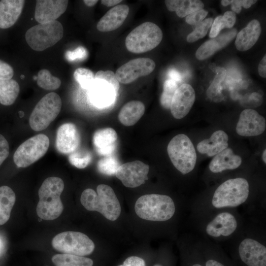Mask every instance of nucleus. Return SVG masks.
Listing matches in <instances>:
<instances>
[{
    "mask_svg": "<svg viewBox=\"0 0 266 266\" xmlns=\"http://www.w3.org/2000/svg\"><path fill=\"white\" fill-rule=\"evenodd\" d=\"M97 192L85 189L80 198L82 205L88 210L100 212L108 220H117L121 213V206L113 189L107 185L100 184Z\"/></svg>",
    "mask_w": 266,
    "mask_h": 266,
    "instance_id": "obj_1",
    "label": "nucleus"
},
{
    "mask_svg": "<svg viewBox=\"0 0 266 266\" xmlns=\"http://www.w3.org/2000/svg\"><path fill=\"white\" fill-rule=\"evenodd\" d=\"M64 189L63 180L58 177L46 178L38 190L36 213L41 219L53 220L62 214L64 206L60 196Z\"/></svg>",
    "mask_w": 266,
    "mask_h": 266,
    "instance_id": "obj_2",
    "label": "nucleus"
},
{
    "mask_svg": "<svg viewBox=\"0 0 266 266\" xmlns=\"http://www.w3.org/2000/svg\"><path fill=\"white\" fill-rule=\"evenodd\" d=\"M134 209L136 214L141 219L165 221L174 215L175 206L169 196L152 194L139 197L136 201Z\"/></svg>",
    "mask_w": 266,
    "mask_h": 266,
    "instance_id": "obj_3",
    "label": "nucleus"
},
{
    "mask_svg": "<svg viewBox=\"0 0 266 266\" xmlns=\"http://www.w3.org/2000/svg\"><path fill=\"white\" fill-rule=\"evenodd\" d=\"M249 194V185L246 179L241 177L230 179L217 188L211 204L216 208L237 207L246 201Z\"/></svg>",
    "mask_w": 266,
    "mask_h": 266,
    "instance_id": "obj_4",
    "label": "nucleus"
},
{
    "mask_svg": "<svg viewBox=\"0 0 266 266\" xmlns=\"http://www.w3.org/2000/svg\"><path fill=\"white\" fill-rule=\"evenodd\" d=\"M163 33L158 26L151 22L143 23L127 36L125 45L133 53H142L156 47L161 42Z\"/></svg>",
    "mask_w": 266,
    "mask_h": 266,
    "instance_id": "obj_5",
    "label": "nucleus"
},
{
    "mask_svg": "<svg viewBox=\"0 0 266 266\" xmlns=\"http://www.w3.org/2000/svg\"><path fill=\"white\" fill-rule=\"evenodd\" d=\"M167 151L174 167L182 174L192 171L197 162V154L190 139L184 134L173 137L169 142Z\"/></svg>",
    "mask_w": 266,
    "mask_h": 266,
    "instance_id": "obj_6",
    "label": "nucleus"
},
{
    "mask_svg": "<svg viewBox=\"0 0 266 266\" xmlns=\"http://www.w3.org/2000/svg\"><path fill=\"white\" fill-rule=\"evenodd\" d=\"M63 34L62 25L55 20L31 27L26 32L25 39L32 49L42 51L55 45Z\"/></svg>",
    "mask_w": 266,
    "mask_h": 266,
    "instance_id": "obj_7",
    "label": "nucleus"
},
{
    "mask_svg": "<svg viewBox=\"0 0 266 266\" xmlns=\"http://www.w3.org/2000/svg\"><path fill=\"white\" fill-rule=\"evenodd\" d=\"M62 107V100L56 93L42 98L33 108L29 118L31 128L35 131L46 129L57 117Z\"/></svg>",
    "mask_w": 266,
    "mask_h": 266,
    "instance_id": "obj_8",
    "label": "nucleus"
},
{
    "mask_svg": "<svg viewBox=\"0 0 266 266\" xmlns=\"http://www.w3.org/2000/svg\"><path fill=\"white\" fill-rule=\"evenodd\" d=\"M52 245L57 251L83 256L91 254L95 244L87 235L79 232L67 231L56 235L52 239Z\"/></svg>",
    "mask_w": 266,
    "mask_h": 266,
    "instance_id": "obj_9",
    "label": "nucleus"
},
{
    "mask_svg": "<svg viewBox=\"0 0 266 266\" xmlns=\"http://www.w3.org/2000/svg\"><path fill=\"white\" fill-rule=\"evenodd\" d=\"M49 139L44 134H38L28 139L16 149L13 161L19 167H26L42 158L47 151Z\"/></svg>",
    "mask_w": 266,
    "mask_h": 266,
    "instance_id": "obj_10",
    "label": "nucleus"
},
{
    "mask_svg": "<svg viewBox=\"0 0 266 266\" xmlns=\"http://www.w3.org/2000/svg\"><path fill=\"white\" fill-rule=\"evenodd\" d=\"M155 63L148 58H138L130 60L119 67L115 76L123 84L131 83L138 78L150 74L155 69Z\"/></svg>",
    "mask_w": 266,
    "mask_h": 266,
    "instance_id": "obj_11",
    "label": "nucleus"
},
{
    "mask_svg": "<svg viewBox=\"0 0 266 266\" xmlns=\"http://www.w3.org/2000/svg\"><path fill=\"white\" fill-rule=\"evenodd\" d=\"M149 166L140 161H134L120 165L115 175L123 184L135 188L144 184L148 178Z\"/></svg>",
    "mask_w": 266,
    "mask_h": 266,
    "instance_id": "obj_12",
    "label": "nucleus"
},
{
    "mask_svg": "<svg viewBox=\"0 0 266 266\" xmlns=\"http://www.w3.org/2000/svg\"><path fill=\"white\" fill-rule=\"evenodd\" d=\"M266 127L265 118L256 110L247 108L240 113L236 131L241 136H254L262 134L265 131Z\"/></svg>",
    "mask_w": 266,
    "mask_h": 266,
    "instance_id": "obj_13",
    "label": "nucleus"
},
{
    "mask_svg": "<svg viewBox=\"0 0 266 266\" xmlns=\"http://www.w3.org/2000/svg\"><path fill=\"white\" fill-rule=\"evenodd\" d=\"M238 253L248 266H266V247L255 239H243L239 244Z\"/></svg>",
    "mask_w": 266,
    "mask_h": 266,
    "instance_id": "obj_14",
    "label": "nucleus"
},
{
    "mask_svg": "<svg viewBox=\"0 0 266 266\" xmlns=\"http://www.w3.org/2000/svg\"><path fill=\"white\" fill-rule=\"evenodd\" d=\"M196 98L193 87L188 84H183L177 88L172 97L170 109L173 117L180 119L190 111Z\"/></svg>",
    "mask_w": 266,
    "mask_h": 266,
    "instance_id": "obj_15",
    "label": "nucleus"
},
{
    "mask_svg": "<svg viewBox=\"0 0 266 266\" xmlns=\"http://www.w3.org/2000/svg\"><path fill=\"white\" fill-rule=\"evenodd\" d=\"M237 228L235 216L229 212H222L216 215L205 227L206 233L209 236L219 238L231 235Z\"/></svg>",
    "mask_w": 266,
    "mask_h": 266,
    "instance_id": "obj_16",
    "label": "nucleus"
},
{
    "mask_svg": "<svg viewBox=\"0 0 266 266\" xmlns=\"http://www.w3.org/2000/svg\"><path fill=\"white\" fill-rule=\"evenodd\" d=\"M68 3L67 0H38L34 18L39 24L55 21L66 11Z\"/></svg>",
    "mask_w": 266,
    "mask_h": 266,
    "instance_id": "obj_17",
    "label": "nucleus"
},
{
    "mask_svg": "<svg viewBox=\"0 0 266 266\" xmlns=\"http://www.w3.org/2000/svg\"><path fill=\"white\" fill-rule=\"evenodd\" d=\"M79 143V134L74 124L67 123L59 127L56 140V148L59 152L70 154L77 149Z\"/></svg>",
    "mask_w": 266,
    "mask_h": 266,
    "instance_id": "obj_18",
    "label": "nucleus"
},
{
    "mask_svg": "<svg viewBox=\"0 0 266 266\" xmlns=\"http://www.w3.org/2000/svg\"><path fill=\"white\" fill-rule=\"evenodd\" d=\"M89 90L90 102L98 108H105L113 104L117 94L112 86L99 79H95Z\"/></svg>",
    "mask_w": 266,
    "mask_h": 266,
    "instance_id": "obj_19",
    "label": "nucleus"
},
{
    "mask_svg": "<svg viewBox=\"0 0 266 266\" xmlns=\"http://www.w3.org/2000/svg\"><path fill=\"white\" fill-rule=\"evenodd\" d=\"M129 12L127 5H118L109 9L98 22L97 28L101 32L116 30L122 25Z\"/></svg>",
    "mask_w": 266,
    "mask_h": 266,
    "instance_id": "obj_20",
    "label": "nucleus"
},
{
    "mask_svg": "<svg viewBox=\"0 0 266 266\" xmlns=\"http://www.w3.org/2000/svg\"><path fill=\"white\" fill-rule=\"evenodd\" d=\"M117 134L111 128L97 130L93 135V141L97 153L102 156L112 155L117 145Z\"/></svg>",
    "mask_w": 266,
    "mask_h": 266,
    "instance_id": "obj_21",
    "label": "nucleus"
},
{
    "mask_svg": "<svg viewBox=\"0 0 266 266\" xmlns=\"http://www.w3.org/2000/svg\"><path fill=\"white\" fill-rule=\"evenodd\" d=\"M25 2L24 0L0 1V28L7 29L14 25L22 12Z\"/></svg>",
    "mask_w": 266,
    "mask_h": 266,
    "instance_id": "obj_22",
    "label": "nucleus"
},
{
    "mask_svg": "<svg viewBox=\"0 0 266 266\" xmlns=\"http://www.w3.org/2000/svg\"><path fill=\"white\" fill-rule=\"evenodd\" d=\"M241 162V157L227 147L215 155L209 165V168L213 173H219L234 169L240 166Z\"/></svg>",
    "mask_w": 266,
    "mask_h": 266,
    "instance_id": "obj_23",
    "label": "nucleus"
},
{
    "mask_svg": "<svg viewBox=\"0 0 266 266\" xmlns=\"http://www.w3.org/2000/svg\"><path fill=\"white\" fill-rule=\"evenodd\" d=\"M261 33V27L259 21H251L237 33L235 41L236 49L240 51L250 49L256 43Z\"/></svg>",
    "mask_w": 266,
    "mask_h": 266,
    "instance_id": "obj_24",
    "label": "nucleus"
},
{
    "mask_svg": "<svg viewBox=\"0 0 266 266\" xmlns=\"http://www.w3.org/2000/svg\"><path fill=\"white\" fill-rule=\"evenodd\" d=\"M228 134L218 130L214 132L209 138L200 141L197 145V150L201 154L213 156L228 147Z\"/></svg>",
    "mask_w": 266,
    "mask_h": 266,
    "instance_id": "obj_25",
    "label": "nucleus"
},
{
    "mask_svg": "<svg viewBox=\"0 0 266 266\" xmlns=\"http://www.w3.org/2000/svg\"><path fill=\"white\" fill-rule=\"evenodd\" d=\"M145 112L144 104L138 100H132L126 103L118 114V119L125 126L134 125Z\"/></svg>",
    "mask_w": 266,
    "mask_h": 266,
    "instance_id": "obj_26",
    "label": "nucleus"
},
{
    "mask_svg": "<svg viewBox=\"0 0 266 266\" xmlns=\"http://www.w3.org/2000/svg\"><path fill=\"white\" fill-rule=\"evenodd\" d=\"M165 3L169 11H175L177 15L181 18L204 7L202 2L198 0H166Z\"/></svg>",
    "mask_w": 266,
    "mask_h": 266,
    "instance_id": "obj_27",
    "label": "nucleus"
},
{
    "mask_svg": "<svg viewBox=\"0 0 266 266\" xmlns=\"http://www.w3.org/2000/svg\"><path fill=\"white\" fill-rule=\"evenodd\" d=\"M15 200V194L10 187H0V225L4 224L9 220Z\"/></svg>",
    "mask_w": 266,
    "mask_h": 266,
    "instance_id": "obj_28",
    "label": "nucleus"
},
{
    "mask_svg": "<svg viewBox=\"0 0 266 266\" xmlns=\"http://www.w3.org/2000/svg\"><path fill=\"white\" fill-rule=\"evenodd\" d=\"M19 91V85L15 80H0V103L4 105L12 104Z\"/></svg>",
    "mask_w": 266,
    "mask_h": 266,
    "instance_id": "obj_29",
    "label": "nucleus"
},
{
    "mask_svg": "<svg viewBox=\"0 0 266 266\" xmlns=\"http://www.w3.org/2000/svg\"><path fill=\"white\" fill-rule=\"evenodd\" d=\"M52 261L56 266H93L92 259L68 254H56L52 258Z\"/></svg>",
    "mask_w": 266,
    "mask_h": 266,
    "instance_id": "obj_30",
    "label": "nucleus"
},
{
    "mask_svg": "<svg viewBox=\"0 0 266 266\" xmlns=\"http://www.w3.org/2000/svg\"><path fill=\"white\" fill-rule=\"evenodd\" d=\"M216 71V75L207 90L206 95L213 101L219 102L224 98L222 92L221 84L226 77V70L223 67H217Z\"/></svg>",
    "mask_w": 266,
    "mask_h": 266,
    "instance_id": "obj_31",
    "label": "nucleus"
},
{
    "mask_svg": "<svg viewBox=\"0 0 266 266\" xmlns=\"http://www.w3.org/2000/svg\"><path fill=\"white\" fill-rule=\"evenodd\" d=\"M36 81L38 86L46 90H56L61 84L60 79L53 76L46 69H42L38 71Z\"/></svg>",
    "mask_w": 266,
    "mask_h": 266,
    "instance_id": "obj_32",
    "label": "nucleus"
},
{
    "mask_svg": "<svg viewBox=\"0 0 266 266\" xmlns=\"http://www.w3.org/2000/svg\"><path fill=\"white\" fill-rule=\"evenodd\" d=\"M120 165L116 158L111 155L105 156L98 163V169L107 175L115 174Z\"/></svg>",
    "mask_w": 266,
    "mask_h": 266,
    "instance_id": "obj_33",
    "label": "nucleus"
},
{
    "mask_svg": "<svg viewBox=\"0 0 266 266\" xmlns=\"http://www.w3.org/2000/svg\"><path fill=\"white\" fill-rule=\"evenodd\" d=\"M75 80L84 89H89L95 81V75L90 69L80 67L75 69L73 73Z\"/></svg>",
    "mask_w": 266,
    "mask_h": 266,
    "instance_id": "obj_34",
    "label": "nucleus"
},
{
    "mask_svg": "<svg viewBox=\"0 0 266 266\" xmlns=\"http://www.w3.org/2000/svg\"><path fill=\"white\" fill-rule=\"evenodd\" d=\"M92 160L91 153L84 150H76L70 153L68 157L69 163L78 168L86 167L90 163Z\"/></svg>",
    "mask_w": 266,
    "mask_h": 266,
    "instance_id": "obj_35",
    "label": "nucleus"
},
{
    "mask_svg": "<svg viewBox=\"0 0 266 266\" xmlns=\"http://www.w3.org/2000/svg\"><path fill=\"white\" fill-rule=\"evenodd\" d=\"M177 88V83L174 81L169 79L165 81L160 99L163 107L166 109L170 108L172 97Z\"/></svg>",
    "mask_w": 266,
    "mask_h": 266,
    "instance_id": "obj_36",
    "label": "nucleus"
},
{
    "mask_svg": "<svg viewBox=\"0 0 266 266\" xmlns=\"http://www.w3.org/2000/svg\"><path fill=\"white\" fill-rule=\"evenodd\" d=\"M212 23L213 18H209L196 25L195 30L188 35L187 41L194 42L205 36Z\"/></svg>",
    "mask_w": 266,
    "mask_h": 266,
    "instance_id": "obj_37",
    "label": "nucleus"
},
{
    "mask_svg": "<svg viewBox=\"0 0 266 266\" xmlns=\"http://www.w3.org/2000/svg\"><path fill=\"white\" fill-rule=\"evenodd\" d=\"M219 49L220 47L214 38L202 43L197 49L196 56L198 60H203L208 58Z\"/></svg>",
    "mask_w": 266,
    "mask_h": 266,
    "instance_id": "obj_38",
    "label": "nucleus"
},
{
    "mask_svg": "<svg viewBox=\"0 0 266 266\" xmlns=\"http://www.w3.org/2000/svg\"><path fill=\"white\" fill-rule=\"evenodd\" d=\"M95 79H99L105 81L112 86L116 92L118 93L120 85L115 74L113 71L109 70L105 71L99 70L96 73Z\"/></svg>",
    "mask_w": 266,
    "mask_h": 266,
    "instance_id": "obj_39",
    "label": "nucleus"
},
{
    "mask_svg": "<svg viewBox=\"0 0 266 266\" xmlns=\"http://www.w3.org/2000/svg\"><path fill=\"white\" fill-rule=\"evenodd\" d=\"M87 56L86 49L82 46H79L73 51H67L65 54L66 58L70 62L75 60L84 59Z\"/></svg>",
    "mask_w": 266,
    "mask_h": 266,
    "instance_id": "obj_40",
    "label": "nucleus"
},
{
    "mask_svg": "<svg viewBox=\"0 0 266 266\" xmlns=\"http://www.w3.org/2000/svg\"><path fill=\"white\" fill-rule=\"evenodd\" d=\"M207 14L208 12L204 9L195 11L187 16L186 21L190 25H197L202 21Z\"/></svg>",
    "mask_w": 266,
    "mask_h": 266,
    "instance_id": "obj_41",
    "label": "nucleus"
},
{
    "mask_svg": "<svg viewBox=\"0 0 266 266\" xmlns=\"http://www.w3.org/2000/svg\"><path fill=\"white\" fill-rule=\"evenodd\" d=\"M14 75V70L10 65L0 60V80L11 79Z\"/></svg>",
    "mask_w": 266,
    "mask_h": 266,
    "instance_id": "obj_42",
    "label": "nucleus"
},
{
    "mask_svg": "<svg viewBox=\"0 0 266 266\" xmlns=\"http://www.w3.org/2000/svg\"><path fill=\"white\" fill-rule=\"evenodd\" d=\"M236 33V30L233 29L226 33L222 34L217 38H214V39L218 43L220 48L221 49L234 38Z\"/></svg>",
    "mask_w": 266,
    "mask_h": 266,
    "instance_id": "obj_43",
    "label": "nucleus"
},
{
    "mask_svg": "<svg viewBox=\"0 0 266 266\" xmlns=\"http://www.w3.org/2000/svg\"><path fill=\"white\" fill-rule=\"evenodd\" d=\"M224 28H225V26L222 19V16H218L215 19L211 25L209 37L213 38H215Z\"/></svg>",
    "mask_w": 266,
    "mask_h": 266,
    "instance_id": "obj_44",
    "label": "nucleus"
},
{
    "mask_svg": "<svg viewBox=\"0 0 266 266\" xmlns=\"http://www.w3.org/2000/svg\"><path fill=\"white\" fill-rule=\"evenodd\" d=\"M9 144L4 137L0 134V166L9 155Z\"/></svg>",
    "mask_w": 266,
    "mask_h": 266,
    "instance_id": "obj_45",
    "label": "nucleus"
},
{
    "mask_svg": "<svg viewBox=\"0 0 266 266\" xmlns=\"http://www.w3.org/2000/svg\"><path fill=\"white\" fill-rule=\"evenodd\" d=\"M244 104H247L245 106L256 107L260 105L263 102L262 97L258 93H253L247 98H245Z\"/></svg>",
    "mask_w": 266,
    "mask_h": 266,
    "instance_id": "obj_46",
    "label": "nucleus"
},
{
    "mask_svg": "<svg viewBox=\"0 0 266 266\" xmlns=\"http://www.w3.org/2000/svg\"><path fill=\"white\" fill-rule=\"evenodd\" d=\"M118 266H146L144 260L137 256H130L127 258L123 264Z\"/></svg>",
    "mask_w": 266,
    "mask_h": 266,
    "instance_id": "obj_47",
    "label": "nucleus"
},
{
    "mask_svg": "<svg viewBox=\"0 0 266 266\" xmlns=\"http://www.w3.org/2000/svg\"><path fill=\"white\" fill-rule=\"evenodd\" d=\"M225 28H231L236 22V15L234 12L227 11L222 16Z\"/></svg>",
    "mask_w": 266,
    "mask_h": 266,
    "instance_id": "obj_48",
    "label": "nucleus"
},
{
    "mask_svg": "<svg viewBox=\"0 0 266 266\" xmlns=\"http://www.w3.org/2000/svg\"><path fill=\"white\" fill-rule=\"evenodd\" d=\"M266 55L260 61L258 66V72L259 75L264 78L266 77Z\"/></svg>",
    "mask_w": 266,
    "mask_h": 266,
    "instance_id": "obj_49",
    "label": "nucleus"
},
{
    "mask_svg": "<svg viewBox=\"0 0 266 266\" xmlns=\"http://www.w3.org/2000/svg\"><path fill=\"white\" fill-rule=\"evenodd\" d=\"M243 0H233L231 3V8L233 12L239 13L241 10Z\"/></svg>",
    "mask_w": 266,
    "mask_h": 266,
    "instance_id": "obj_50",
    "label": "nucleus"
},
{
    "mask_svg": "<svg viewBox=\"0 0 266 266\" xmlns=\"http://www.w3.org/2000/svg\"><path fill=\"white\" fill-rule=\"evenodd\" d=\"M169 75L171 78L170 79L176 82H180L182 79L181 76L179 73L174 69H172L169 71Z\"/></svg>",
    "mask_w": 266,
    "mask_h": 266,
    "instance_id": "obj_51",
    "label": "nucleus"
},
{
    "mask_svg": "<svg viewBox=\"0 0 266 266\" xmlns=\"http://www.w3.org/2000/svg\"><path fill=\"white\" fill-rule=\"evenodd\" d=\"M122 0H101V3L106 6H115L117 4L121 2Z\"/></svg>",
    "mask_w": 266,
    "mask_h": 266,
    "instance_id": "obj_52",
    "label": "nucleus"
},
{
    "mask_svg": "<svg viewBox=\"0 0 266 266\" xmlns=\"http://www.w3.org/2000/svg\"><path fill=\"white\" fill-rule=\"evenodd\" d=\"M205 266H224L222 264L218 261L210 259L208 260L205 264Z\"/></svg>",
    "mask_w": 266,
    "mask_h": 266,
    "instance_id": "obj_53",
    "label": "nucleus"
},
{
    "mask_svg": "<svg viewBox=\"0 0 266 266\" xmlns=\"http://www.w3.org/2000/svg\"><path fill=\"white\" fill-rule=\"evenodd\" d=\"M256 2V0H243L242 6L245 8H248Z\"/></svg>",
    "mask_w": 266,
    "mask_h": 266,
    "instance_id": "obj_54",
    "label": "nucleus"
},
{
    "mask_svg": "<svg viewBox=\"0 0 266 266\" xmlns=\"http://www.w3.org/2000/svg\"><path fill=\"white\" fill-rule=\"evenodd\" d=\"M98 0H83L84 3L89 7H92L94 6L97 2Z\"/></svg>",
    "mask_w": 266,
    "mask_h": 266,
    "instance_id": "obj_55",
    "label": "nucleus"
},
{
    "mask_svg": "<svg viewBox=\"0 0 266 266\" xmlns=\"http://www.w3.org/2000/svg\"><path fill=\"white\" fill-rule=\"evenodd\" d=\"M232 2V0H222L221 1L222 5L223 6H227L231 4Z\"/></svg>",
    "mask_w": 266,
    "mask_h": 266,
    "instance_id": "obj_56",
    "label": "nucleus"
},
{
    "mask_svg": "<svg viewBox=\"0 0 266 266\" xmlns=\"http://www.w3.org/2000/svg\"><path fill=\"white\" fill-rule=\"evenodd\" d=\"M266 150L265 149L263 151V155H262V159L264 161V162L266 164Z\"/></svg>",
    "mask_w": 266,
    "mask_h": 266,
    "instance_id": "obj_57",
    "label": "nucleus"
},
{
    "mask_svg": "<svg viewBox=\"0 0 266 266\" xmlns=\"http://www.w3.org/2000/svg\"><path fill=\"white\" fill-rule=\"evenodd\" d=\"M19 115L20 117H23L24 115V112L22 111H19Z\"/></svg>",
    "mask_w": 266,
    "mask_h": 266,
    "instance_id": "obj_58",
    "label": "nucleus"
},
{
    "mask_svg": "<svg viewBox=\"0 0 266 266\" xmlns=\"http://www.w3.org/2000/svg\"><path fill=\"white\" fill-rule=\"evenodd\" d=\"M192 266H202L201 265L199 264H195L192 265Z\"/></svg>",
    "mask_w": 266,
    "mask_h": 266,
    "instance_id": "obj_59",
    "label": "nucleus"
},
{
    "mask_svg": "<svg viewBox=\"0 0 266 266\" xmlns=\"http://www.w3.org/2000/svg\"><path fill=\"white\" fill-rule=\"evenodd\" d=\"M154 266H162L159 264H156Z\"/></svg>",
    "mask_w": 266,
    "mask_h": 266,
    "instance_id": "obj_60",
    "label": "nucleus"
}]
</instances>
